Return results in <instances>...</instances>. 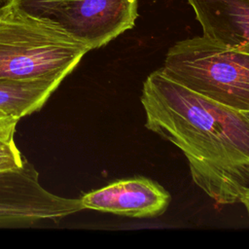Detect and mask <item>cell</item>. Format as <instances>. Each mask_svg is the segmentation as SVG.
Here are the masks:
<instances>
[{"label": "cell", "mask_w": 249, "mask_h": 249, "mask_svg": "<svg viewBox=\"0 0 249 249\" xmlns=\"http://www.w3.org/2000/svg\"><path fill=\"white\" fill-rule=\"evenodd\" d=\"M89 51L53 18L15 3L0 16V78L64 80Z\"/></svg>", "instance_id": "2"}, {"label": "cell", "mask_w": 249, "mask_h": 249, "mask_svg": "<svg viewBox=\"0 0 249 249\" xmlns=\"http://www.w3.org/2000/svg\"><path fill=\"white\" fill-rule=\"evenodd\" d=\"M202 36L249 53V0H187Z\"/></svg>", "instance_id": "7"}, {"label": "cell", "mask_w": 249, "mask_h": 249, "mask_svg": "<svg viewBox=\"0 0 249 249\" xmlns=\"http://www.w3.org/2000/svg\"><path fill=\"white\" fill-rule=\"evenodd\" d=\"M239 201L244 205V207H245V209H246V211H247V213L249 215V187L246 188L242 192V194H241V196L239 197Z\"/></svg>", "instance_id": "12"}, {"label": "cell", "mask_w": 249, "mask_h": 249, "mask_svg": "<svg viewBox=\"0 0 249 249\" xmlns=\"http://www.w3.org/2000/svg\"><path fill=\"white\" fill-rule=\"evenodd\" d=\"M137 18L138 0H71L53 17L90 51L131 29Z\"/></svg>", "instance_id": "5"}, {"label": "cell", "mask_w": 249, "mask_h": 249, "mask_svg": "<svg viewBox=\"0 0 249 249\" xmlns=\"http://www.w3.org/2000/svg\"><path fill=\"white\" fill-rule=\"evenodd\" d=\"M5 7H6V6H2V7H0V16H1V15H2V13L4 12Z\"/></svg>", "instance_id": "15"}, {"label": "cell", "mask_w": 249, "mask_h": 249, "mask_svg": "<svg viewBox=\"0 0 249 249\" xmlns=\"http://www.w3.org/2000/svg\"><path fill=\"white\" fill-rule=\"evenodd\" d=\"M81 210L80 197H64L45 189L27 160L19 168L0 172V227L58 222Z\"/></svg>", "instance_id": "4"}, {"label": "cell", "mask_w": 249, "mask_h": 249, "mask_svg": "<svg viewBox=\"0 0 249 249\" xmlns=\"http://www.w3.org/2000/svg\"><path fill=\"white\" fill-rule=\"evenodd\" d=\"M59 78H0V112L20 120L39 111L62 83Z\"/></svg>", "instance_id": "8"}, {"label": "cell", "mask_w": 249, "mask_h": 249, "mask_svg": "<svg viewBox=\"0 0 249 249\" xmlns=\"http://www.w3.org/2000/svg\"><path fill=\"white\" fill-rule=\"evenodd\" d=\"M13 2H14V0H0V7L9 5V4L13 3Z\"/></svg>", "instance_id": "13"}, {"label": "cell", "mask_w": 249, "mask_h": 249, "mask_svg": "<svg viewBox=\"0 0 249 249\" xmlns=\"http://www.w3.org/2000/svg\"><path fill=\"white\" fill-rule=\"evenodd\" d=\"M160 68L201 95L239 112H249V53L196 36L170 47Z\"/></svg>", "instance_id": "3"}, {"label": "cell", "mask_w": 249, "mask_h": 249, "mask_svg": "<svg viewBox=\"0 0 249 249\" xmlns=\"http://www.w3.org/2000/svg\"><path fill=\"white\" fill-rule=\"evenodd\" d=\"M71 0H14L22 9L41 16L53 18Z\"/></svg>", "instance_id": "9"}, {"label": "cell", "mask_w": 249, "mask_h": 249, "mask_svg": "<svg viewBox=\"0 0 249 249\" xmlns=\"http://www.w3.org/2000/svg\"><path fill=\"white\" fill-rule=\"evenodd\" d=\"M25 161L15 141L0 143V172L19 168Z\"/></svg>", "instance_id": "10"}, {"label": "cell", "mask_w": 249, "mask_h": 249, "mask_svg": "<svg viewBox=\"0 0 249 249\" xmlns=\"http://www.w3.org/2000/svg\"><path fill=\"white\" fill-rule=\"evenodd\" d=\"M83 209L131 218H155L167 209L171 196L159 183L145 177L112 182L80 197Z\"/></svg>", "instance_id": "6"}, {"label": "cell", "mask_w": 249, "mask_h": 249, "mask_svg": "<svg viewBox=\"0 0 249 249\" xmlns=\"http://www.w3.org/2000/svg\"><path fill=\"white\" fill-rule=\"evenodd\" d=\"M18 119L0 112V143L15 141V133Z\"/></svg>", "instance_id": "11"}, {"label": "cell", "mask_w": 249, "mask_h": 249, "mask_svg": "<svg viewBox=\"0 0 249 249\" xmlns=\"http://www.w3.org/2000/svg\"><path fill=\"white\" fill-rule=\"evenodd\" d=\"M140 102L145 127L183 153L194 183L218 204L239 201L249 187V120L161 68L144 81Z\"/></svg>", "instance_id": "1"}, {"label": "cell", "mask_w": 249, "mask_h": 249, "mask_svg": "<svg viewBox=\"0 0 249 249\" xmlns=\"http://www.w3.org/2000/svg\"><path fill=\"white\" fill-rule=\"evenodd\" d=\"M241 113H242V114H243V115H244V116L249 120V112H247V111H246V112H241Z\"/></svg>", "instance_id": "14"}]
</instances>
